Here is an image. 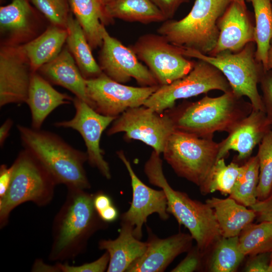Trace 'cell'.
<instances>
[{"instance_id": "6da1fadb", "label": "cell", "mask_w": 272, "mask_h": 272, "mask_svg": "<svg viewBox=\"0 0 272 272\" xmlns=\"http://www.w3.org/2000/svg\"><path fill=\"white\" fill-rule=\"evenodd\" d=\"M67 188L65 200L53 222L49 255L52 261L75 258L86 249L92 235L106 223L94 208V194L78 188Z\"/></svg>"}, {"instance_id": "7a4b0ae2", "label": "cell", "mask_w": 272, "mask_h": 272, "mask_svg": "<svg viewBox=\"0 0 272 272\" xmlns=\"http://www.w3.org/2000/svg\"><path fill=\"white\" fill-rule=\"evenodd\" d=\"M144 172L151 184L164 191L167 212L188 230L205 256L222 237L213 209L206 202L192 199L186 193L171 187L164 174L160 154L155 151L146 162Z\"/></svg>"}, {"instance_id": "3957f363", "label": "cell", "mask_w": 272, "mask_h": 272, "mask_svg": "<svg viewBox=\"0 0 272 272\" xmlns=\"http://www.w3.org/2000/svg\"><path fill=\"white\" fill-rule=\"evenodd\" d=\"M22 144L45 167L57 184L84 190L90 183L84 168L86 152L76 149L58 135L18 124Z\"/></svg>"}, {"instance_id": "277c9868", "label": "cell", "mask_w": 272, "mask_h": 272, "mask_svg": "<svg viewBox=\"0 0 272 272\" xmlns=\"http://www.w3.org/2000/svg\"><path fill=\"white\" fill-rule=\"evenodd\" d=\"M242 98L231 91L188 103L171 114L176 129L207 139H213L217 131L229 133L252 110L251 103Z\"/></svg>"}, {"instance_id": "5b68a950", "label": "cell", "mask_w": 272, "mask_h": 272, "mask_svg": "<svg viewBox=\"0 0 272 272\" xmlns=\"http://www.w3.org/2000/svg\"><path fill=\"white\" fill-rule=\"evenodd\" d=\"M232 0H195L180 20H167L157 29L172 44L209 54L219 37L218 21Z\"/></svg>"}, {"instance_id": "8992f818", "label": "cell", "mask_w": 272, "mask_h": 272, "mask_svg": "<svg viewBox=\"0 0 272 272\" xmlns=\"http://www.w3.org/2000/svg\"><path fill=\"white\" fill-rule=\"evenodd\" d=\"M12 165L10 186L0 198L1 228L7 225L11 212L21 204L28 201L40 207L48 204L57 184L45 167L27 149L19 153Z\"/></svg>"}, {"instance_id": "52a82bcc", "label": "cell", "mask_w": 272, "mask_h": 272, "mask_svg": "<svg viewBox=\"0 0 272 272\" xmlns=\"http://www.w3.org/2000/svg\"><path fill=\"white\" fill-rule=\"evenodd\" d=\"M179 49L184 56L205 61L216 67L226 78L236 96L247 97L252 109L265 112L262 97L257 89V84L265 73L263 67L256 62L255 53L249 43L236 53L224 51L215 55L189 49Z\"/></svg>"}, {"instance_id": "ba28073f", "label": "cell", "mask_w": 272, "mask_h": 272, "mask_svg": "<svg viewBox=\"0 0 272 272\" xmlns=\"http://www.w3.org/2000/svg\"><path fill=\"white\" fill-rule=\"evenodd\" d=\"M219 143L176 129L163 154L176 174L199 186L217 160Z\"/></svg>"}, {"instance_id": "9c48e42d", "label": "cell", "mask_w": 272, "mask_h": 272, "mask_svg": "<svg viewBox=\"0 0 272 272\" xmlns=\"http://www.w3.org/2000/svg\"><path fill=\"white\" fill-rule=\"evenodd\" d=\"M214 90L224 93L232 91L227 80L218 69L199 60L184 77L169 84L159 86L143 105L162 113L173 108L178 100L196 96Z\"/></svg>"}, {"instance_id": "30bf717a", "label": "cell", "mask_w": 272, "mask_h": 272, "mask_svg": "<svg viewBox=\"0 0 272 272\" xmlns=\"http://www.w3.org/2000/svg\"><path fill=\"white\" fill-rule=\"evenodd\" d=\"M129 47L145 63L160 86L184 77L195 63L186 58L178 47L158 33L143 34Z\"/></svg>"}, {"instance_id": "8fae6325", "label": "cell", "mask_w": 272, "mask_h": 272, "mask_svg": "<svg viewBox=\"0 0 272 272\" xmlns=\"http://www.w3.org/2000/svg\"><path fill=\"white\" fill-rule=\"evenodd\" d=\"M175 130L171 114L159 113L142 105L128 108L117 116L107 134L124 132L127 140L140 141L161 154Z\"/></svg>"}, {"instance_id": "7c38bea8", "label": "cell", "mask_w": 272, "mask_h": 272, "mask_svg": "<svg viewBox=\"0 0 272 272\" xmlns=\"http://www.w3.org/2000/svg\"><path fill=\"white\" fill-rule=\"evenodd\" d=\"M86 82L90 106L101 114L116 117L128 108L143 105L160 86H127L103 73Z\"/></svg>"}, {"instance_id": "4fadbf2b", "label": "cell", "mask_w": 272, "mask_h": 272, "mask_svg": "<svg viewBox=\"0 0 272 272\" xmlns=\"http://www.w3.org/2000/svg\"><path fill=\"white\" fill-rule=\"evenodd\" d=\"M102 36L98 64L104 74L122 84L133 78L142 86L159 85L152 73L140 62L131 49L111 36L105 26L102 29Z\"/></svg>"}, {"instance_id": "5bb4252c", "label": "cell", "mask_w": 272, "mask_h": 272, "mask_svg": "<svg viewBox=\"0 0 272 272\" xmlns=\"http://www.w3.org/2000/svg\"><path fill=\"white\" fill-rule=\"evenodd\" d=\"M73 103L76 110L73 118L56 122L54 125L58 127L72 128L79 132L87 148L88 162L109 179L111 177L109 166L104 158V151L100 148V142L103 132L116 117L99 113L76 97Z\"/></svg>"}, {"instance_id": "9a60e30c", "label": "cell", "mask_w": 272, "mask_h": 272, "mask_svg": "<svg viewBox=\"0 0 272 272\" xmlns=\"http://www.w3.org/2000/svg\"><path fill=\"white\" fill-rule=\"evenodd\" d=\"M33 73L20 45L1 44V107L26 102Z\"/></svg>"}, {"instance_id": "2e32d148", "label": "cell", "mask_w": 272, "mask_h": 272, "mask_svg": "<svg viewBox=\"0 0 272 272\" xmlns=\"http://www.w3.org/2000/svg\"><path fill=\"white\" fill-rule=\"evenodd\" d=\"M116 153L128 172L132 190L130 208L121 215V222L132 226L134 236L141 239L143 226L150 215L157 213L163 220L169 218L166 195L162 189L157 190L152 189L139 178L123 151H119Z\"/></svg>"}, {"instance_id": "e0dca14e", "label": "cell", "mask_w": 272, "mask_h": 272, "mask_svg": "<svg viewBox=\"0 0 272 272\" xmlns=\"http://www.w3.org/2000/svg\"><path fill=\"white\" fill-rule=\"evenodd\" d=\"M42 17L29 0H13L0 7L1 44L21 45L43 32Z\"/></svg>"}, {"instance_id": "ac0fdd59", "label": "cell", "mask_w": 272, "mask_h": 272, "mask_svg": "<svg viewBox=\"0 0 272 272\" xmlns=\"http://www.w3.org/2000/svg\"><path fill=\"white\" fill-rule=\"evenodd\" d=\"M148 230L146 250L130 265L126 272L164 271L177 256L192 248L193 239L190 234L179 233L162 239L150 229Z\"/></svg>"}, {"instance_id": "d6986e66", "label": "cell", "mask_w": 272, "mask_h": 272, "mask_svg": "<svg viewBox=\"0 0 272 272\" xmlns=\"http://www.w3.org/2000/svg\"><path fill=\"white\" fill-rule=\"evenodd\" d=\"M271 130L265 113L252 109L251 113L240 121L219 143L217 160L224 158L230 150L238 152L237 159H248L255 146Z\"/></svg>"}, {"instance_id": "ffe728a7", "label": "cell", "mask_w": 272, "mask_h": 272, "mask_svg": "<svg viewBox=\"0 0 272 272\" xmlns=\"http://www.w3.org/2000/svg\"><path fill=\"white\" fill-rule=\"evenodd\" d=\"M219 34L209 55L224 51L238 52L254 42V27L249 19L246 5L232 1L218 21Z\"/></svg>"}, {"instance_id": "44dd1931", "label": "cell", "mask_w": 272, "mask_h": 272, "mask_svg": "<svg viewBox=\"0 0 272 272\" xmlns=\"http://www.w3.org/2000/svg\"><path fill=\"white\" fill-rule=\"evenodd\" d=\"M37 72L50 84L67 89L90 106L86 79L67 47H63L55 58L41 66Z\"/></svg>"}, {"instance_id": "7402d4cb", "label": "cell", "mask_w": 272, "mask_h": 272, "mask_svg": "<svg viewBox=\"0 0 272 272\" xmlns=\"http://www.w3.org/2000/svg\"><path fill=\"white\" fill-rule=\"evenodd\" d=\"M133 227L121 222L119 235L114 240H101L98 247L105 250L110 257L107 271H126L130 265L141 257L147 248V242H142L133 235Z\"/></svg>"}, {"instance_id": "603a6c76", "label": "cell", "mask_w": 272, "mask_h": 272, "mask_svg": "<svg viewBox=\"0 0 272 272\" xmlns=\"http://www.w3.org/2000/svg\"><path fill=\"white\" fill-rule=\"evenodd\" d=\"M74 98L55 90L37 72L32 74L26 103L29 106L32 127L40 129L48 115L58 106L70 104Z\"/></svg>"}, {"instance_id": "cb8c5ba5", "label": "cell", "mask_w": 272, "mask_h": 272, "mask_svg": "<svg viewBox=\"0 0 272 272\" xmlns=\"http://www.w3.org/2000/svg\"><path fill=\"white\" fill-rule=\"evenodd\" d=\"M71 10L81 26L92 49L101 47L102 29L114 19L107 14L101 0H69Z\"/></svg>"}, {"instance_id": "d4e9b609", "label": "cell", "mask_w": 272, "mask_h": 272, "mask_svg": "<svg viewBox=\"0 0 272 272\" xmlns=\"http://www.w3.org/2000/svg\"><path fill=\"white\" fill-rule=\"evenodd\" d=\"M206 202L214 210L222 237L239 236L242 230L256 218L255 212L233 198L212 197Z\"/></svg>"}, {"instance_id": "484cf974", "label": "cell", "mask_w": 272, "mask_h": 272, "mask_svg": "<svg viewBox=\"0 0 272 272\" xmlns=\"http://www.w3.org/2000/svg\"><path fill=\"white\" fill-rule=\"evenodd\" d=\"M67 35L66 29L50 24L36 38L20 45L33 72L59 54L66 42Z\"/></svg>"}, {"instance_id": "4316f807", "label": "cell", "mask_w": 272, "mask_h": 272, "mask_svg": "<svg viewBox=\"0 0 272 272\" xmlns=\"http://www.w3.org/2000/svg\"><path fill=\"white\" fill-rule=\"evenodd\" d=\"M66 29L67 33L66 47L83 77L89 79L102 74L98 62L93 55L92 48L85 34L72 13L69 16Z\"/></svg>"}, {"instance_id": "83f0119b", "label": "cell", "mask_w": 272, "mask_h": 272, "mask_svg": "<svg viewBox=\"0 0 272 272\" xmlns=\"http://www.w3.org/2000/svg\"><path fill=\"white\" fill-rule=\"evenodd\" d=\"M105 9L111 18L126 22L149 24L166 20L151 0H111Z\"/></svg>"}, {"instance_id": "f1b7e54d", "label": "cell", "mask_w": 272, "mask_h": 272, "mask_svg": "<svg viewBox=\"0 0 272 272\" xmlns=\"http://www.w3.org/2000/svg\"><path fill=\"white\" fill-rule=\"evenodd\" d=\"M253 8L255 26L254 42L256 44L255 57L266 72L268 54L272 41V4L270 0H245Z\"/></svg>"}, {"instance_id": "f546056e", "label": "cell", "mask_w": 272, "mask_h": 272, "mask_svg": "<svg viewBox=\"0 0 272 272\" xmlns=\"http://www.w3.org/2000/svg\"><path fill=\"white\" fill-rule=\"evenodd\" d=\"M210 253L207 268L211 272H234L245 256L240 250L238 236L222 237Z\"/></svg>"}, {"instance_id": "4dcf8cb0", "label": "cell", "mask_w": 272, "mask_h": 272, "mask_svg": "<svg viewBox=\"0 0 272 272\" xmlns=\"http://www.w3.org/2000/svg\"><path fill=\"white\" fill-rule=\"evenodd\" d=\"M242 169L235 162L227 165L224 158L216 160L207 177L199 186L201 193L207 195L216 191L230 195Z\"/></svg>"}, {"instance_id": "1f68e13d", "label": "cell", "mask_w": 272, "mask_h": 272, "mask_svg": "<svg viewBox=\"0 0 272 272\" xmlns=\"http://www.w3.org/2000/svg\"><path fill=\"white\" fill-rule=\"evenodd\" d=\"M242 167L241 172L229 197L250 208L257 200V188L259 170L257 155L250 157Z\"/></svg>"}, {"instance_id": "d6a6232c", "label": "cell", "mask_w": 272, "mask_h": 272, "mask_svg": "<svg viewBox=\"0 0 272 272\" xmlns=\"http://www.w3.org/2000/svg\"><path fill=\"white\" fill-rule=\"evenodd\" d=\"M238 237L240 250L245 256L271 252L272 223H251L242 230Z\"/></svg>"}, {"instance_id": "836d02e7", "label": "cell", "mask_w": 272, "mask_h": 272, "mask_svg": "<svg viewBox=\"0 0 272 272\" xmlns=\"http://www.w3.org/2000/svg\"><path fill=\"white\" fill-rule=\"evenodd\" d=\"M256 155L259 170L257 199L262 200L272 191V129L259 144Z\"/></svg>"}, {"instance_id": "e575fe53", "label": "cell", "mask_w": 272, "mask_h": 272, "mask_svg": "<svg viewBox=\"0 0 272 272\" xmlns=\"http://www.w3.org/2000/svg\"><path fill=\"white\" fill-rule=\"evenodd\" d=\"M51 25L66 29L72 13L69 0H29Z\"/></svg>"}, {"instance_id": "d590c367", "label": "cell", "mask_w": 272, "mask_h": 272, "mask_svg": "<svg viewBox=\"0 0 272 272\" xmlns=\"http://www.w3.org/2000/svg\"><path fill=\"white\" fill-rule=\"evenodd\" d=\"M109 254L106 251L94 261L81 265H70L67 263H57L51 266V271L62 272H103L107 270L109 262Z\"/></svg>"}, {"instance_id": "8d00e7d4", "label": "cell", "mask_w": 272, "mask_h": 272, "mask_svg": "<svg viewBox=\"0 0 272 272\" xmlns=\"http://www.w3.org/2000/svg\"><path fill=\"white\" fill-rule=\"evenodd\" d=\"M204 257L196 246L192 247L185 257L171 271L193 272L198 270L201 267Z\"/></svg>"}, {"instance_id": "74e56055", "label": "cell", "mask_w": 272, "mask_h": 272, "mask_svg": "<svg viewBox=\"0 0 272 272\" xmlns=\"http://www.w3.org/2000/svg\"><path fill=\"white\" fill-rule=\"evenodd\" d=\"M264 111L272 129V70L265 72L260 82Z\"/></svg>"}, {"instance_id": "f35d334b", "label": "cell", "mask_w": 272, "mask_h": 272, "mask_svg": "<svg viewBox=\"0 0 272 272\" xmlns=\"http://www.w3.org/2000/svg\"><path fill=\"white\" fill-rule=\"evenodd\" d=\"M271 252L250 255L244 268L246 272H268Z\"/></svg>"}, {"instance_id": "ab89813d", "label": "cell", "mask_w": 272, "mask_h": 272, "mask_svg": "<svg viewBox=\"0 0 272 272\" xmlns=\"http://www.w3.org/2000/svg\"><path fill=\"white\" fill-rule=\"evenodd\" d=\"M250 208L255 212L257 222L272 223V191L266 198L257 200Z\"/></svg>"}, {"instance_id": "60d3db41", "label": "cell", "mask_w": 272, "mask_h": 272, "mask_svg": "<svg viewBox=\"0 0 272 272\" xmlns=\"http://www.w3.org/2000/svg\"><path fill=\"white\" fill-rule=\"evenodd\" d=\"M164 16L166 20L171 19L178 8L189 0H151Z\"/></svg>"}, {"instance_id": "b9f144b4", "label": "cell", "mask_w": 272, "mask_h": 272, "mask_svg": "<svg viewBox=\"0 0 272 272\" xmlns=\"http://www.w3.org/2000/svg\"><path fill=\"white\" fill-rule=\"evenodd\" d=\"M13 167L12 165L8 167L6 165L2 164L0 167V198L7 192L10 186Z\"/></svg>"}, {"instance_id": "7bdbcfd3", "label": "cell", "mask_w": 272, "mask_h": 272, "mask_svg": "<svg viewBox=\"0 0 272 272\" xmlns=\"http://www.w3.org/2000/svg\"><path fill=\"white\" fill-rule=\"evenodd\" d=\"M93 203L98 214L113 205L111 197L102 191L94 194Z\"/></svg>"}, {"instance_id": "ee69618b", "label": "cell", "mask_w": 272, "mask_h": 272, "mask_svg": "<svg viewBox=\"0 0 272 272\" xmlns=\"http://www.w3.org/2000/svg\"><path fill=\"white\" fill-rule=\"evenodd\" d=\"M98 214L101 219L105 223H110L115 221L118 216V211L113 205L109 206Z\"/></svg>"}, {"instance_id": "f6af8a7d", "label": "cell", "mask_w": 272, "mask_h": 272, "mask_svg": "<svg viewBox=\"0 0 272 272\" xmlns=\"http://www.w3.org/2000/svg\"><path fill=\"white\" fill-rule=\"evenodd\" d=\"M13 121L11 118H8L0 127V145L3 147L6 139L9 136V131L13 125Z\"/></svg>"}, {"instance_id": "bcb514c9", "label": "cell", "mask_w": 272, "mask_h": 272, "mask_svg": "<svg viewBox=\"0 0 272 272\" xmlns=\"http://www.w3.org/2000/svg\"><path fill=\"white\" fill-rule=\"evenodd\" d=\"M270 70H272V43L271 44V46L269 48L268 54V59H267L266 72Z\"/></svg>"}, {"instance_id": "7dc6e473", "label": "cell", "mask_w": 272, "mask_h": 272, "mask_svg": "<svg viewBox=\"0 0 272 272\" xmlns=\"http://www.w3.org/2000/svg\"><path fill=\"white\" fill-rule=\"evenodd\" d=\"M268 272H272V250L271 251V254H270V259L269 264V269H268Z\"/></svg>"}, {"instance_id": "c3c4849f", "label": "cell", "mask_w": 272, "mask_h": 272, "mask_svg": "<svg viewBox=\"0 0 272 272\" xmlns=\"http://www.w3.org/2000/svg\"><path fill=\"white\" fill-rule=\"evenodd\" d=\"M233 1H236L237 2H239L240 3L245 4V0H232Z\"/></svg>"}, {"instance_id": "681fc988", "label": "cell", "mask_w": 272, "mask_h": 272, "mask_svg": "<svg viewBox=\"0 0 272 272\" xmlns=\"http://www.w3.org/2000/svg\"><path fill=\"white\" fill-rule=\"evenodd\" d=\"M103 3L105 5L106 4L108 3L111 0H101Z\"/></svg>"}, {"instance_id": "f907efd6", "label": "cell", "mask_w": 272, "mask_h": 272, "mask_svg": "<svg viewBox=\"0 0 272 272\" xmlns=\"http://www.w3.org/2000/svg\"><path fill=\"white\" fill-rule=\"evenodd\" d=\"M271 2H272V0H270Z\"/></svg>"}]
</instances>
